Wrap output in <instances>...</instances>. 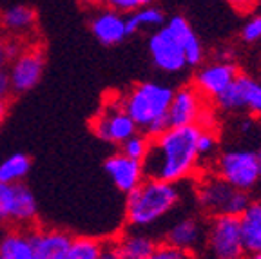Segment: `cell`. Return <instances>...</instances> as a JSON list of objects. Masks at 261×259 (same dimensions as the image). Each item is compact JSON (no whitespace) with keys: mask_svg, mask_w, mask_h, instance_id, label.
I'll use <instances>...</instances> for the list:
<instances>
[{"mask_svg":"<svg viewBox=\"0 0 261 259\" xmlns=\"http://www.w3.org/2000/svg\"><path fill=\"white\" fill-rule=\"evenodd\" d=\"M91 131L102 142L120 147L127 138L138 133V127L123 109L120 96H116L114 100L103 101L98 113L91 118Z\"/></svg>","mask_w":261,"mask_h":259,"instance_id":"obj_8","label":"cell"},{"mask_svg":"<svg viewBox=\"0 0 261 259\" xmlns=\"http://www.w3.org/2000/svg\"><path fill=\"white\" fill-rule=\"evenodd\" d=\"M33 259H64L73 236L60 228H29Z\"/></svg>","mask_w":261,"mask_h":259,"instance_id":"obj_17","label":"cell"},{"mask_svg":"<svg viewBox=\"0 0 261 259\" xmlns=\"http://www.w3.org/2000/svg\"><path fill=\"white\" fill-rule=\"evenodd\" d=\"M149 55L154 67L165 74H179L189 69L184 47L165 24L149 37Z\"/></svg>","mask_w":261,"mask_h":259,"instance_id":"obj_11","label":"cell"},{"mask_svg":"<svg viewBox=\"0 0 261 259\" xmlns=\"http://www.w3.org/2000/svg\"><path fill=\"white\" fill-rule=\"evenodd\" d=\"M257 152V160H259V169H261V147H259V150H256Z\"/></svg>","mask_w":261,"mask_h":259,"instance_id":"obj_38","label":"cell"},{"mask_svg":"<svg viewBox=\"0 0 261 259\" xmlns=\"http://www.w3.org/2000/svg\"><path fill=\"white\" fill-rule=\"evenodd\" d=\"M37 219L38 203L29 187L24 182H0V225L29 230L35 227Z\"/></svg>","mask_w":261,"mask_h":259,"instance_id":"obj_7","label":"cell"},{"mask_svg":"<svg viewBox=\"0 0 261 259\" xmlns=\"http://www.w3.org/2000/svg\"><path fill=\"white\" fill-rule=\"evenodd\" d=\"M218 136L212 133L211 129H203L198 136V154H200V163H203L205 160H214L218 156Z\"/></svg>","mask_w":261,"mask_h":259,"instance_id":"obj_27","label":"cell"},{"mask_svg":"<svg viewBox=\"0 0 261 259\" xmlns=\"http://www.w3.org/2000/svg\"><path fill=\"white\" fill-rule=\"evenodd\" d=\"M125 219L130 228L154 227L163 218H167L181 203L179 183L160 182L145 178L135 191L125 194Z\"/></svg>","mask_w":261,"mask_h":259,"instance_id":"obj_2","label":"cell"},{"mask_svg":"<svg viewBox=\"0 0 261 259\" xmlns=\"http://www.w3.org/2000/svg\"><path fill=\"white\" fill-rule=\"evenodd\" d=\"M13 94L11 82L6 71H0V100H9V96Z\"/></svg>","mask_w":261,"mask_h":259,"instance_id":"obj_32","label":"cell"},{"mask_svg":"<svg viewBox=\"0 0 261 259\" xmlns=\"http://www.w3.org/2000/svg\"><path fill=\"white\" fill-rule=\"evenodd\" d=\"M96 259H122V257H120L116 248H114L113 241H109V243H103L102 250H100V254H98Z\"/></svg>","mask_w":261,"mask_h":259,"instance_id":"obj_33","label":"cell"},{"mask_svg":"<svg viewBox=\"0 0 261 259\" xmlns=\"http://www.w3.org/2000/svg\"><path fill=\"white\" fill-rule=\"evenodd\" d=\"M200 125L167 127L149 138V149L142 160L145 178L181 183L194 174L200 163L198 136Z\"/></svg>","mask_w":261,"mask_h":259,"instance_id":"obj_1","label":"cell"},{"mask_svg":"<svg viewBox=\"0 0 261 259\" xmlns=\"http://www.w3.org/2000/svg\"><path fill=\"white\" fill-rule=\"evenodd\" d=\"M245 259H261V250H257V252H249V254L245 255Z\"/></svg>","mask_w":261,"mask_h":259,"instance_id":"obj_36","label":"cell"},{"mask_svg":"<svg viewBox=\"0 0 261 259\" xmlns=\"http://www.w3.org/2000/svg\"><path fill=\"white\" fill-rule=\"evenodd\" d=\"M238 223L247 254L261 250V198L250 199L245 211L238 216Z\"/></svg>","mask_w":261,"mask_h":259,"instance_id":"obj_20","label":"cell"},{"mask_svg":"<svg viewBox=\"0 0 261 259\" xmlns=\"http://www.w3.org/2000/svg\"><path fill=\"white\" fill-rule=\"evenodd\" d=\"M0 259H33L29 230L9 227L0 236Z\"/></svg>","mask_w":261,"mask_h":259,"instance_id":"obj_21","label":"cell"},{"mask_svg":"<svg viewBox=\"0 0 261 259\" xmlns=\"http://www.w3.org/2000/svg\"><path fill=\"white\" fill-rule=\"evenodd\" d=\"M147 149H149V136L143 133H136L133 134L130 138H127L125 142L120 145V150H122L123 154H127V156H130V158L138 160V162H142L143 156H145Z\"/></svg>","mask_w":261,"mask_h":259,"instance_id":"obj_26","label":"cell"},{"mask_svg":"<svg viewBox=\"0 0 261 259\" xmlns=\"http://www.w3.org/2000/svg\"><path fill=\"white\" fill-rule=\"evenodd\" d=\"M0 20H2V25L11 35L22 37V35H31L35 31V28H37V13L25 4H16L6 9L2 13V16H0Z\"/></svg>","mask_w":261,"mask_h":259,"instance_id":"obj_22","label":"cell"},{"mask_svg":"<svg viewBox=\"0 0 261 259\" xmlns=\"http://www.w3.org/2000/svg\"><path fill=\"white\" fill-rule=\"evenodd\" d=\"M200 259H245L238 216H212L207 221Z\"/></svg>","mask_w":261,"mask_h":259,"instance_id":"obj_6","label":"cell"},{"mask_svg":"<svg viewBox=\"0 0 261 259\" xmlns=\"http://www.w3.org/2000/svg\"><path fill=\"white\" fill-rule=\"evenodd\" d=\"M45 69V53L40 45L22 47L13 58H9L8 76L13 94H24L35 89L42 80Z\"/></svg>","mask_w":261,"mask_h":259,"instance_id":"obj_10","label":"cell"},{"mask_svg":"<svg viewBox=\"0 0 261 259\" xmlns=\"http://www.w3.org/2000/svg\"><path fill=\"white\" fill-rule=\"evenodd\" d=\"M238 73H240L238 65L230 58H216V60L203 62L201 65H198L192 85L203 98L216 100L232 84Z\"/></svg>","mask_w":261,"mask_h":259,"instance_id":"obj_12","label":"cell"},{"mask_svg":"<svg viewBox=\"0 0 261 259\" xmlns=\"http://www.w3.org/2000/svg\"><path fill=\"white\" fill-rule=\"evenodd\" d=\"M6 114H8V100H0V125L6 120Z\"/></svg>","mask_w":261,"mask_h":259,"instance_id":"obj_35","label":"cell"},{"mask_svg":"<svg viewBox=\"0 0 261 259\" xmlns=\"http://www.w3.org/2000/svg\"><path fill=\"white\" fill-rule=\"evenodd\" d=\"M8 62V53H6V42L0 38V71H4V65Z\"/></svg>","mask_w":261,"mask_h":259,"instance_id":"obj_34","label":"cell"},{"mask_svg":"<svg viewBox=\"0 0 261 259\" xmlns=\"http://www.w3.org/2000/svg\"><path fill=\"white\" fill-rule=\"evenodd\" d=\"M167 20L165 13L160 8H156L154 4L151 6H143L138 8L135 11H130L125 16V24H127V33L135 35V33H142V31H156L160 29Z\"/></svg>","mask_w":261,"mask_h":259,"instance_id":"obj_23","label":"cell"},{"mask_svg":"<svg viewBox=\"0 0 261 259\" xmlns=\"http://www.w3.org/2000/svg\"><path fill=\"white\" fill-rule=\"evenodd\" d=\"M31 170V158L24 152H15L0 162V182L22 183Z\"/></svg>","mask_w":261,"mask_h":259,"instance_id":"obj_24","label":"cell"},{"mask_svg":"<svg viewBox=\"0 0 261 259\" xmlns=\"http://www.w3.org/2000/svg\"><path fill=\"white\" fill-rule=\"evenodd\" d=\"M103 247V241L91 236H78L71 239V245L64 259H96Z\"/></svg>","mask_w":261,"mask_h":259,"instance_id":"obj_25","label":"cell"},{"mask_svg":"<svg viewBox=\"0 0 261 259\" xmlns=\"http://www.w3.org/2000/svg\"><path fill=\"white\" fill-rule=\"evenodd\" d=\"M80 4H84V6H94V4H98L100 0H78Z\"/></svg>","mask_w":261,"mask_h":259,"instance_id":"obj_37","label":"cell"},{"mask_svg":"<svg viewBox=\"0 0 261 259\" xmlns=\"http://www.w3.org/2000/svg\"><path fill=\"white\" fill-rule=\"evenodd\" d=\"M205 98L196 91L194 85H184L174 89L167 120L169 127L200 125L205 116Z\"/></svg>","mask_w":261,"mask_h":259,"instance_id":"obj_13","label":"cell"},{"mask_svg":"<svg viewBox=\"0 0 261 259\" xmlns=\"http://www.w3.org/2000/svg\"><path fill=\"white\" fill-rule=\"evenodd\" d=\"M165 25L174 33V37L178 38V42L184 47L185 60H187L189 67H198V65L203 64L205 60L203 44H201L200 37L194 33L192 25L189 24L187 18L181 15H174L165 20Z\"/></svg>","mask_w":261,"mask_h":259,"instance_id":"obj_18","label":"cell"},{"mask_svg":"<svg viewBox=\"0 0 261 259\" xmlns=\"http://www.w3.org/2000/svg\"><path fill=\"white\" fill-rule=\"evenodd\" d=\"M172 94L174 89L169 84L145 80L133 85L120 100L140 133L152 138L169 127L167 113Z\"/></svg>","mask_w":261,"mask_h":259,"instance_id":"obj_3","label":"cell"},{"mask_svg":"<svg viewBox=\"0 0 261 259\" xmlns=\"http://www.w3.org/2000/svg\"><path fill=\"white\" fill-rule=\"evenodd\" d=\"M214 174L238 191L252 192L261 185V169L257 152L250 149H230L218 152L214 158Z\"/></svg>","mask_w":261,"mask_h":259,"instance_id":"obj_5","label":"cell"},{"mask_svg":"<svg viewBox=\"0 0 261 259\" xmlns=\"http://www.w3.org/2000/svg\"><path fill=\"white\" fill-rule=\"evenodd\" d=\"M147 259H198V255L194 252L179 250V248L172 247L169 243H158L154 252Z\"/></svg>","mask_w":261,"mask_h":259,"instance_id":"obj_28","label":"cell"},{"mask_svg":"<svg viewBox=\"0 0 261 259\" xmlns=\"http://www.w3.org/2000/svg\"><path fill=\"white\" fill-rule=\"evenodd\" d=\"M214 103L227 114L261 118V80L247 73H238L232 84L214 100Z\"/></svg>","mask_w":261,"mask_h":259,"instance_id":"obj_9","label":"cell"},{"mask_svg":"<svg viewBox=\"0 0 261 259\" xmlns=\"http://www.w3.org/2000/svg\"><path fill=\"white\" fill-rule=\"evenodd\" d=\"M103 170H106L111 183L114 185V189L120 191L122 194H129L145 179L142 162L130 158V156L123 154L122 150L107 156L106 163H103Z\"/></svg>","mask_w":261,"mask_h":259,"instance_id":"obj_14","label":"cell"},{"mask_svg":"<svg viewBox=\"0 0 261 259\" xmlns=\"http://www.w3.org/2000/svg\"><path fill=\"white\" fill-rule=\"evenodd\" d=\"M249 192L238 191L220 176L201 178L196 187V203L207 216H240L250 203Z\"/></svg>","mask_w":261,"mask_h":259,"instance_id":"obj_4","label":"cell"},{"mask_svg":"<svg viewBox=\"0 0 261 259\" xmlns=\"http://www.w3.org/2000/svg\"><path fill=\"white\" fill-rule=\"evenodd\" d=\"M207 234V221L198 216H184L178 221H174L171 227L165 230V241L179 250L198 252L201 250Z\"/></svg>","mask_w":261,"mask_h":259,"instance_id":"obj_15","label":"cell"},{"mask_svg":"<svg viewBox=\"0 0 261 259\" xmlns=\"http://www.w3.org/2000/svg\"><path fill=\"white\" fill-rule=\"evenodd\" d=\"M257 16H259V20H261V6H259V11H257Z\"/></svg>","mask_w":261,"mask_h":259,"instance_id":"obj_39","label":"cell"},{"mask_svg":"<svg viewBox=\"0 0 261 259\" xmlns=\"http://www.w3.org/2000/svg\"><path fill=\"white\" fill-rule=\"evenodd\" d=\"M106 8H111L114 11L120 13H130L143 6H151L154 4V0H100Z\"/></svg>","mask_w":261,"mask_h":259,"instance_id":"obj_30","label":"cell"},{"mask_svg":"<svg viewBox=\"0 0 261 259\" xmlns=\"http://www.w3.org/2000/svg\"><path fill=\"white\" fill-rule=\"evenodd\" d=\"M89 28L93 37L106 47L118 45L129 37L125 24V15L120 11H114L111 8H103L93 15L89 22Z\"/></svg>","mask_w":261,"mask_h":259,"instance_id":"obj_16","label":"cell"},{"mask_svg":"<svg viewBox=\"0 0 261 259\" xmlns=\"http://www.w3.org/2000/svg\"><path fill=\"white\" fill-rule=\"evenodd\" d=\"M241 40L245 44H257L261 42V20L257 15H250L241 28Z\"/></svg>","mask_w":261,"mask_h":259,"instance_id":"obj_29","label":"cell"},{"mask_svg":"<svg viewBox=\"0 0 261 259\" xmlns=\"http://www.w3.org/2000/svg\"><path fill=\"white\" fill-rule=\"evenodd\" d=\"M228 6L232 9H236V11H240V13H252L254 9L259 6V0H225Z\"/></svg>","mask_w":261,"mask_h":259,"instance_id":"obj_31","label":"cell"},{"mask_svg":"<svg viewBox=\"0 0 261 259\" xmlns=\"http://www.w3.org/2000/svg\"><path fill=\"white\" fill-rule=\"evenodd\" d=\"M113 245L122 259H147L158 247V241L145 230L130 228L116 241H113Z\"/></svg>","mask_w":261,"mask_h":259,"instance_id":"obj_19","label":"cell"}]
</instances>
